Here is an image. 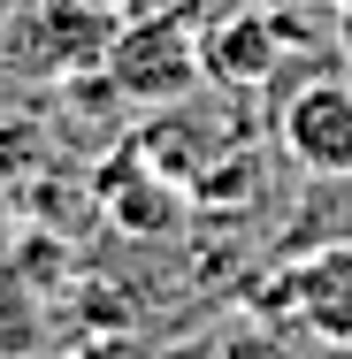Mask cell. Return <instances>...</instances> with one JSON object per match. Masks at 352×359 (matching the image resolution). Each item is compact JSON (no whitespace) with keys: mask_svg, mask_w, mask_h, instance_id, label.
Returning <instances> with one entry per match:
<instances>
[{"mask_svg":"<svg viewBox=\"0 0 352 359\" xmlns=\"http://www.w3.org/2000/svg\"><path fill=\"white\" fill-rule=\"evenodd\" d=\"M200 23H207V8H192V0H153L138 15H123V31H115V54H107V84L123 92V100H192L207 69H200Z\"/></svg>","mask_w":352,"mask_h":359,"instance_id":"6da1fadb","label":"cell"},{"mask_svg":"<svg viewBox=\"0 0 352 359\" xmlns=\"http://www.w3.org/2000/svg\"><path fill=\"white\" fill-rule=\"evenodd\" d=\"M115 31H123V15L100 8V0H23V8L8 15L0 54H8L23 76L70 84V76H100V69H107Z\"/></svg>","mask_w":352,"mask_h":359,"instance_id":"7a4b0ae2","label":"cell"},{"mask_svg":"<svg viewBox=\"0 0 352 359\" xmlns=\"http://www.w3.org/2000/svg\"><path fill=\"white\" fill-rule=\"evenodd\" d=\"M268 321L283 329H306L314 344L352 352V237L337 245H314L268 283Z\"/></svg>","mask_w":352,"mask_h":359,"instance_id":"3957f363","label":"cell"},{"mask_svg":"<svg viewBox=\"0 0 352 359\" xmlns=\"http://www.w3.org/2000/svg\"><path fill=\"white\" fill-rule=\"evenodd\" d=\"M276 138L306 176H352V76H306L283 100Z\"/></svg>","mask_w":352,"mask_h":359,"instance_id":"277c9868","label":"cell"},{"mask_svg":"<svg viewBox=\"0 0 352 359\" xmlns=\"http://www.w3.org/2000/svg\"><path fill=\"white\" fill-rule=\"evenodd\" d=\"M283 62V15L268 8H214L207 23H200V69L207 84H261V76H276Z\"/></svg>","mask_w":352,"mask_h":359,"instance_id":"5b68a950","label":"cell"},{"mask_svg":"<svg viewBox=\"0 0 352 359\" xmlns=\"http://www.w3.org/2000/svg\"><path fill=\"white\" fill-rule=\"evenodd\" d=\"M100 199H107V215L123 222L131 237H169L176 229V199H184V184H169L145 153H131V161H115L107 168V184H100Z\"/></svg>","mask_w":352,"mask_h":359,"instance_id":"8992f818","label":"cell"},{"mask_svg":"<svg viewBox=\"0 0 352 359\" xmlns=\"http://www.w3.org/2000/svg\"><path fill=\"white\" fill-rule=\"evenodd\" d=\"M39 352V306L23 283H0V359H31Z\"/></svg>","mask_w":352,"mask_h":359,"instance_id":"52a82bcc","label":"cell"},{"mask_svg":"<svg viewBox=\"0 0 352 359\" xmlns=\"http://www.w3.org/2000/svg\"><path fill=\"white\" fill-rule=\"evenodd\" d=\"M207 359H299V352L283 344L276 329H230V337H222Z\"/></svg>","mask_w":352,"mask_h":359,"instance_id":"ba28073f","label":"cell"},{"mask_svg":"<svg viewBox=\"0 0 352 359\" xmlns=\"http://www.w3.org/2000/svg\"><path fill=\"white\" fill-rule=\"evenodd\" d=\"M15 237H23V215H15V191L0 184V260L15 252Z\"/></svg>","mask_w":352,"mask_h":359,"instance_id":"9c48e42d","label":"cell"},{"mask_svg":"<svg viewBox=\"0 0 352 359\" xmlns=\"http://www.w3.org/2000/svg\"><path fill=\"white\" fill-rule=\"evenodd\" d=\"M84 359H145L138 344H123V337H115V344H100V352H84Z\"/></svg>","mask_w":352,"mask_h":359,"instance_id":"30bf717a","label":"cell"},{"mask_svg":"<svg viewBox=\"0 0 352 359\" xmlns=\"http://www.w3.org/2000/svg\"><path fill=\"white\" fill-rule=\"evenodd\" d=\"M100 8H115V15H138V8H153V0H100Z\"/></svg>","mask_w":352,"mask_h":359,"instance_id":"8fae6325","label":"cell"},{"mask_svg":"<svg viewBox=\"0 0 352 359\" xmlns=\"http://www.w3.org/2000/svg\"><path fill=\"white\" fill-rule=\"evenodd\" d=\"M8 15H15V0H0V23H8Z\"/></svg>","mask_w":352,"mask_h":359,"instance_id":"7c38bea8","label":"cell"},{"mask_svg":"<svg viewBox=\"0 0 352 359\" xmlns=\"http://www.w3.org/2000/svg\"><path fill=\"white\" fill-rule=\"evenodd\" d=\"M192 8H207V0H192Z\"/></svg>","mask_w":352,"mask_h":359,"instance_id":"4fadbf2b","label":"cell"}]
</instances>
